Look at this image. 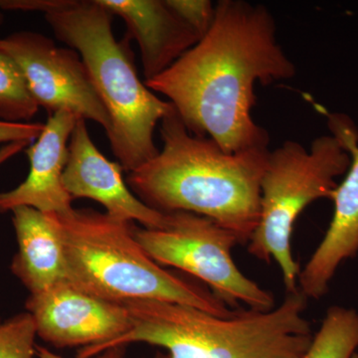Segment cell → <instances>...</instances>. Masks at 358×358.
<instances>
[{
  "label": "cell",
  "mask_w": 358,
  "mask_h": 358,
  "mask_svg": "<svg viewBox=\"0 0 358 358\" xmlns=\"http://www.w3.org/2000/svg\"><path fill=\"white\" fill-rule=\"evenodd\" d=\"M263 4L220 0L209 31L159 76L145 81L173 103L186 129L228 154L268 148V131L252 117L257 83L296 76Z\"/></svg>",
  "instance_id": "6da1fadb"
},
{
  "label": "cell",
  "mask_w": 358,
  "mask_h": 358,
  "mask_svg": "<svg viewBox=\"0 0 358 358\" xmlns=\"http://www.w3.org/2000/svg\"><path fill=\"white\" fill-rule=\"evenodd\" d=\"M164 147L129 173V189L150 208L211 219L247 245L260 219L268 148L228 154L208 136L186 129L176 109L160 122Z\"/></svg>",
  "instance_id": "7a4b0ae2"
},
{
  "label": "cell",
  "mask_w": 358,
  "mask_h": 358,
  "mask_svg": "<svg viewBox=\"0 0 358 358\" xmlns=\"http://www.w3.org/2000/svg\"><path fill=\"white\" fill-rule=\"evenodd\" d=\"M0 9L44 13L55 36L79 53L109 114L108 138L124 171L159 154L155 127L173 105L141 81L128 45L115 38L114 15L98 0H0Z\"/></svg>",
  "instance_id": "3957f363"
},
{
  "label": "cell",
  "mask_w": 358,
  "mask_h": 358,
  "mask_svg": "<svg viewBox=\"0 0 358 358\" xmlns=\"http://www.w3.org/2000/svg\"><path fill=\"white\" fill-rule=\"evenodd\" d=\"M131 327L101 352L131 343L167 350L171 358H301L313 338L305 317L308 299L287 294L268 310H236L229 317L152 300L124 303Z\"/></svg>",
  "instance_id": "277c9868"
},
{
  "label": "cell",
  "mask_w": 358,
  "mask_h": 358,
  "mask_svg": "<svg viewBox=\"0 0 358 358\" xmlns=\"http://www.w3.org/2000/svg\"><path fill=\"white\" fill-rule=\"evenodd\" d=\"M47 214L62 241L68 279L82 291L114 303L169 301L222 317L236 310L206 287L152 260L134 237L133 222L92 209Z\"/></svg>",
  "instance_id": "5b68a950"
},
{
  "label": "cell",
  "mask_w": 358,
  "mask_h": 358,
  "mask_svg": "<svg viewBox=\"0 0 358 358\" xmlns=\"http://www.w3.org/2000/svg\"><path fill=\"white\" fill-rule=\"evenodd\" d=\"M350 166V154L334 134L315 138L310 150L286 141L268 152L261 182L260 219L247 251L263 262L277 263L287 294L298 291L301 271L292 253L294 224L315 200H331L336 178Z\"/></svg>",
  "instance_id": "8992f818"
},
{
  "label": "cell",
  "mask_w": 358,
  "mask_h": 358,
  "mask_svg": "<svg viewBox=\"0 0 358 358\" xmlns=\"http://www.w3.org/2000/svg\"><path fill=\"white\" fill-rule=\"evenodd\" d=\"M166 216V225L160 229L134 225V237L152 260L199 280L228 308H275L272 292L249 279L235 263L232 250L239 241L232 232L190 212H171Z\"/></svg>",
  "instance_id": "52a82bcc"
},
{
  "label": "cell",
  "mask_w": 358,
  "mask_h": 358,
  "mask_svg": "<svg viewBox=\"0 0 358 358\" xmlns=\"http://www.w3.org/2000/svg\"><path fill=\"white\" fill-rule=\"evenodd\" d=\"M0 46L18 65L38 107L50 114L69 112L110 131V120L81 56L60 48L39 33L22 31L0 39Z\"/></svg>",
  "instance_id": "ba28073f"
},
{
  "label": "cell",
  "mask_w": 358,
  "mask_h": 358,
  "mask_svg": "<svg viewBox=\"0 0 358 358\" xmlns=\"http://www.w3.org/2000/svg\"><path fill=\"white\" fill-rule=\"evenodd\" d=\"M25 308L34 320L37 336L56 348H79L77 358L96 357L131 327L124 303L92 296L69 281L30 294Z\"/></svg>",
  "instance_id": "9c48e42d"
},
{
  "label": "cell",
  "mask_w": 358,
  "mask_h": 358,
  "mask_svg": "<svg viewBox=\"0 0 358 358\" xmlns=\"http://www.w3.org/2000/svg\"><path fill=\"white\" fill-rule=\"evenodd\" d=\"M327 119L331 134L350 155V166L331 197L329 229L299 275V291L308 300L326 296L338 268L358 254V129L346 115L331 114Z\"/></svg>",
  "instance_id": "30bf717a"
},
{
  "label": "cell",
  "mask_w": 358,
  "mask_h": 358,
  "mask_svg": "<svg viewBox=\"0 0 358 358\" xmlns=\"http://www.w3.org/2000/svg\"><path fill=\"white\" fill-rule=\"evenodd\" d=\"M119 162L108 159L92 141L86 120H77L69 143V157L63 173V185L72 199L95 200L110 217L122 222L136 221L147 229H160L166 213L143 203L129 189Z\"/></svg>",
  "instance_id": "8fae6325"
},
{
  "label": "cell",
  "mask_w": 358,
  "mask_h": 358,
  "mask_svg": "<svg viewBox=\"0 0 358 358\" xmlns=\"http://www.w3.org/2000/svg\"><path fill=\"white\" fill-rule=\"evenodd\" d=\"M78 119L64 110L49 117L36 141L26 150L30 164L27 178L17 187L0 192V213L21 206L56 214L74 209L63 185V173L69 157L68 141Z\"/></svg>",
  "instance_id": "7c38bea8"
},
{
  "label": "cell",
  "mask_w": 358,
  "mask_h": 358,
  "mask_svg": "<svg viewBox=\"0 0 358 358\" xmlns=\"http://www.w3.org/2000/svg\"><path fill=\"white\" fill-rule=\"evenodd\" d=\"M128 28L141 51L145 81L169 69L185 52L200 41V36L173 13L166 0H98Z\"/></svg>",
  "instance_id": "4fadbf2b"
},
{
  "label": "cell",
  "mask_w": 358,
  "mask_h": 358,
  "mask_svg": "<svg viewBox=\"0 0 358 358\" xmlns=\"http://www.w3.org/2000/svg\"><path fill=\"white\" fill-rule=\"evenodd\" d=\"M11 212L18 243L10 266L14 275L30 294L69 281L62 241L49 214L28 206Z\"/></svg>",
  "instance_id": "5bb4252c"
},
{
  "label": "cell",
  "mask_w": 358,
  "mask_h": 358,
  "mask_svg": "<svg viewBox=\"0 0 358 358\" xmlns=\"http://www.w3.org/2000/svg\"><path fill=\"white\" fill-rule=\"evenodd\" d=\"M358 348V313L333 306L301 358H352Z\"/></svg>",
  "instance_id": "9a60e30c"
},
{
  "label": "cell",
  "mask_w": 358,
  "mask_h": 358,
  "mask_svg": "<svg viewBox=\"0 0 358 358\" xmlns=\"http://www.w3.org/2000/svg\"><path fill=\"white\" fill-rule=\"evenodd\" d=\"M38 109L20 67L0 46V120L26 122L34 117Z\"/></svg>",
  "instance_id": "2e32d148"
},
{
  "label": "cell",
  "mask_w": 358,
  "mask_h": 358,
  "mask_svg": "<svg viewBox=\"0 0 358 358\" xmlns=\"http://www.w3.org/2000/svg\"><path fill=\"white\" fill-rule=\"evenodd\" d=\"M36 327L29 313L0 322V358L36 357Z\"/></svg>",
  "instance_id": "e0dca14e"
},
{
  "label": "cell",
  "mask_w": 358,
  "mask_h": 358,
  "mask_svg": "<svg viewBox=\"0 0 358 358\" xmlns=\"http://www.w3.org/2000/svg\"><path fill=\"white\" fill-rule=\"evenodd\" d=\"M166 3L200 38L210 29L215 16V4L209 0H166Z\"/></svg>",
  "instance_id": "ac0fdd59"
},
{
  "label": "cell",
  "mask_w": 358,
  "mask_h": 358,
  "mask_svg": "<svg viewBox=\"0 0 358 358\" xmlns=\"http://www.w3.org/2000/svg\"><path fill=\"white\" fill-rule=\"evenodd\" d=\"M44 129L40 122H10L0 120V143L27 141L31 143L37 140Z\"/></svg>",
  "instance_id": "d6986e66"
},
{
  "label": "cell",
  "mask_w": 358,
  "mask_h": 358,
  "mask_svg": "<svg viewBox=\"0 0 358 358\" xmlns=\"http://www.w3.org/2000/svg\"><path fill=\"white\" fill-rule=\"evenodd\" d=\"M36 357L38 358H65L51 352L49 348L44 346L36 345ZM92 358H127L126 346H117V348H109L100 355Z\"/></svg>",
  "instance_id": "ffe728a7"
},
{
  "label": "cell",
  "mask_w": 358,
  "mask_h": 358,
  "mask_svg": "<svg viewBox=\"0 0 358 358\" xmlns=\"http://www.w3.org/2000/svg\"><path fill=\"white\" fill-rule=\"evenodd\" d=\"M30 145V143L27 141H15V143H7L0 148V166L3 164L7 160L10 159L11 157H14L20 152L21 150H24L25 148H28ZM1 322V319H0Z\"/></svg>",
  "instance_id": "44dd1931"
},
{
  "label": "cell",
  "mask_w": 358,
  "mask_h": 358,
  "mask_svg": "<svg viewBox=\"0 0 358 358\" xmlns=\"http://www.w3.org/2000/svg\"><path fill=\"white\" fill-rule=\"evenodd\" d=\"M154 358H171L169 357V355H167V353L164 352H157V355H155V357Z\"/></svg>",
  "instance_id": "7402d4cb"
},
{
  "label": "cell",
  "mask_w": 358,
  "mask_h": 358,
  "mask_svg": "<svg viewBox=\"0 0 358 358\" xmlns=\"http://www.w3.org/2000/svg\"><path fill=\"white\" fill-rule=\"evenodd\" d=\"M2 21H3V14L0 13V24H1Z\"/></svg>",
  "instance_id": "603a6c76"
},
{
  "label": "cell",
  "mask_w": 358,
  "mask_h": 358,
  "mask_svg": "<svg viewBox=\"0 0 358 358\" xmlns=\"http://www.w3.org/2000/svg\"><path fill=\"white\" fill-rule=\"evenodd\" d=\"M352 358H358V353H355V355H353Z\"/></svg>",
  "instance_id": "cb8c5ba5"
}]
</instances>
